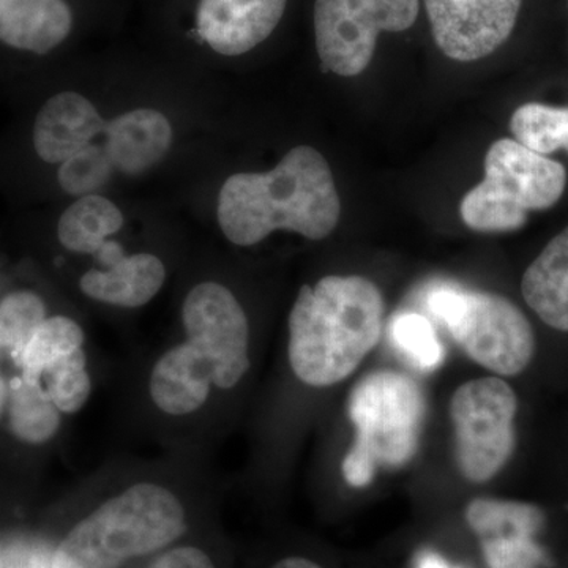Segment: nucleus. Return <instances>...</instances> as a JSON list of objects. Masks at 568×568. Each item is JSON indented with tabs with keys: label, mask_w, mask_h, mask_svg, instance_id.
<instances>
[{
	"label": "nucleus",
	"mask_w": 568,
	"mask_h": 568,
	"mask_svg": "<svg viewBox=\"0 0 568 568\" xmlns=\"http://www.w3.org/2000/svg\"><path fill=\"white\" fill-rule=\"evenodd\" d=\"M342 203L327 160L310 145H298L268 173L231 175L219 194V224L239 246L263 242L274 231L312 241L334 233Z\"/></svg>",
	"instance_id": "obj_1"
},
{
	"label": "nucleus",
	"mask_w": 568,
	"mask_h": 568,
	"mask_svg": "<svg viewBox=\"0 0 568 568\" xmlns=\"http://www.w3.org/2000/svg\"><path fill=\"white\" fill-rule=\"evenodd\" d=\"M383 293L372 280L324 276L302 287L290 315V364L310 387L347 379L383 335Z\"/></svg>",
	"instance_id": "obj_2"
},
{
	"label": "nucleus",
	"mask_w": 568,
	"mask_h": 568,
	"mask_svg": "<svg viewBox=\"0 0 568 568\" xmlns=\"http://www.w3.org/2000/svg\"><path fill=\"white\" fill-rule=\"evenodd\" d=\"M185 511L170 489L138 484L78 523L52 555V568H119L173 544Z\"/></svg>",
	"instance_id": "obj_3"
},
{
	"label": "nucleus",
	"mask_w": 568,
	"mask_h": 568,
	"mask_svg": "<svg viewBox=\"0 0 568 568\" xmlns=\"http://www.w3.org/2000/svg\"><path fill=\"white\" fill-rule=\"evenodd\" d=\"M347 410L355 436L342 473L351 487L364 488L377 469H396L414 458L426 402L413 377L395 369L369 373L353 387Z\"/></svg>",
	"instance_id": "obj_4"
},
{
	"label": "nucleus",
	"mask_w": 568,
	"mask_h": 568,
	"mask_svg": "<svg viewBox=\"0 0 568 568\" xmlns=\"http://www.w3.org/2000/svg\"><path fill=\"white\" fill-rule=\"evenodd\" d=\"M567 185L562 164L517 140L496 141L485 156V179L463 197V222L477 233H511L529 212L552 207Z\"/></svg>",
	"instance_id": "obj_5"
},
{
	"label": "nucleus",
	"mask_w": 568,
	"mask_h": 568,
	"mask_svg": "<svg viewBox=\"0 0 568 568\" xmlns=\"http://www.w3.org/2000/svg\"><path fill=\"white\" fill-rule=\"evenodd\" d=\"M426 304L462 349L497 376H517L532 362V325L510 298L440 286L428 294Z\"/></svg>",
	"instance_id": "obj_6"
},
{
	"label": "nucleus",
	"mask_w": 568,
	"mask_h": 568,
	"mask_svg": "<svg viewBox=\"0 0 568 568\" xmlns=\"http://www.w3.org/2000/svg\"><path fill=\"white\" fill-rule=\"evenodd\" d=\"M517 394L503 377L467 381L455 390V459L466 480L487 484L506 467L517 446Z\"/></svg>",
	"instance_id": "obj_7"
},
{
	"label": "nucleus",
	"mask_w": 568,
	"mask_h": 568,
	"mask_svg": "<svg viewBox=\"0 0 568 568\" xmlns=\"http://www.w3.org/2000/svg\"><path fill=\"white\" fill-rule=\"evenodd\" d=\"M420 0H316V50L325 70L357 77L368 69L381 32H405Z\"/></svg>",
	"instance_id": "obj_8"
},
{
	"label": "nucleus",
	"mask_w": 568,
	"mask_h": 568,
	"mask_svg": "<svg viewBox=\"0 0 568 568\" xmlns=\"http://www.w3.org/2000/svg\"><path fill=\"white\" fill-rule=\"evenodd\" d=\"M183 327L190 343L212 372V383L233 388L250 368L248 320L227 287L201 283L186 295L182 310Z\"/></svg>",
	"instance_id": "obj_9"
},
{
	"label": "nucleus",
	"mask_w": 568,
	"mask_h": 568,
	"mask_svg": "<svg viewBox=\"0 0 568 568\" xmlns=\"http://www.w3.org/2000/svg\"><path fill=\"white\" fill-rule=\"evenodd\" d=\"M523 0H425L439 50L458 62L487 58L517 24Z\"/></svg>",
	"instance_id": "obj_10"
},
{
	"label": "nucleus",
	"mask_w": 568,
	"mask_h": 568,
	"mask_svg": "<svg viewBox=\"0 0 568 568\" xmlns=\"http://www.w3.org/2000/svg\"><path fill=\"white\" fill-rule=\"evenodd\" d=\"M286 6L287 0H200L197 32L219 54L242 55L271 37Z\"/></svg>",
	"instance_id": "obj_11"
},
{
	"label": "nucleus",
	"mask_w": 568,
	"mask_h": 568,
	"mask_svg": "<svg viewBox=\"0 0 568 568\" xmlns=\"http://www.w3.org/2000/svg\"><path fill=\"white\" fill-rule=\"evenodd\" d=\"M106 122L91 100L77 92L51 97L33 125V148L43 162L63 163L104 133Z\"/></svg>",
	"instance_id": "obj_12"
},
{
	"label": "nucleus",
	"mask_w": 568,
	"mask_h": 568,
	"mask_svg": "<svg viewBox=\"0 0 568 568\" xmlns=\"http://www.w3.org/2000/svg\"><path fill=\"white\" fill-rule=\"evenodd\" d=\"M104 151L114 170L136 175L164 159L173 142L171 123L160 111L134 110L106 123Z\"/></svg>",
	"instance_id": "obj_13"
},
{
	"label": "nucleus",
	"mask_w": 568,
	"mask_h": 568,
	"mask_svg": "<svg viewBox=\"0 0 568 568\" xmlns=\"http://www.w3.org/2000/svg\"><path fill=\"white\" fill-rule=\"evenodd\" d=\"M71 28L73 14L65 0H0V41L17 50L48 54Z\"/></svg>",
	"instance_id": "obj_14"
},
{
	"label": "nucleus",
	"mask_w": 568,
	"mask_h": 568,
	"mask_svg": "<svg viewBox=\"0 0 568 568\" xmlns=\"http://www.w3.org/2000/svg\"><path fill=\"white\" fill-rule=\"evenodd\" d=\"M108 271L92 268L81 278L82 293L93 301L122 308H140L162 290L166 271L159 257L149 253L119 254Z\"/></svg>",
	"instance_id": "obj_15"
},
{
	"label": "nucleus",
	"mask_w": 568,
	"mask_h": 568,
	"mask_svg": "<svg viewBox=\"0 0 568 568\" xmlns=\"http://www.w3.org/2000/svg\"><path fill=\"white\" fill-rule=\"evenodd\" d=\"M212 384L211 366L185 342L168 351L153 366L151 395L164 413L186 416L204 405Z\"/></svg>",
	"instance_id": "obj_16"
},
{
	"label": "nucleus",
	"mask_w": 568,
	"mask_h": 568,
	"mask_svg": "<svg viewBox=\"0 0 568 568\" xmlns=\"http://www.w3.org/2000/svg\"><path fill=\"white\" fill-rule=\"evenodd\" d=\"M521 293L545 324L568 332V226L529 265Z\"/></svg>",
	"instance_id": "obj_17"
},
{
	"label": "nucleus",
	"mask_w": 568,
	"mask_h": 568,
	"mask_svg": "<svg viewBox=\"0 0 568 568\" xmlns=\"http://www.w3.org/2000/svg\"><path fill=\"white\" fill-rule=\"evenodd\" d=\"M122 226L123 215L118 205L100 194H89L62 213L58 235L70 252L97 254Z\"/></svg>",
	"instance_id": "obj_18"
},
{
	"label": "nucleus",
	"mask_w": 568,
	"mask_h": 568,
	"mask_svg": "<svg viewBox=\"0 0 568 568\" xmlns=\"http://www.w3.org/2000/svg\"><path fill=\"white\" fill-rule=\"evenodd\" d=\"M466 523L480 541L534 538L544 528L545 514L536 504L478 497L467 504Z\"/></svg>",
	"instance_id": "obj_19"
},
{
	"label": "nucleus",
	"mask_w": 568,
	"mask_h": 568,
	"mask_svg": "<svg viewBox=\"0 0 568 568\" xmlns=\"http://www.w3.org/2000/svg\"><path fill=\"white\" fill-rule=\"evenodd\" d=\"M9 422L18 439L43 444L58 433L61 409L39 384L18 377L11 384Z\"/></svg>",
	"instance_id": "obj_20"
},
{
	"label": "nucleus",
	"mask_w": 568,
	"mask_h": 568,
	"mask_svg": "<svg viewBox=\"0 0 568 568\" xmlns=\"http://www.w3.org/2000/svg\"><path fill=\"white\" fill-rule=\"evenodd\" d=\"M85 365L84 351L78 349L51 358L33 375L22 376V379L39 384L62 413L74 414L91 395V376Z\"/></svg>",
	"instance_id": "obj_21"
},
{
	"label": "nucleus",
	"mask_w": 568,
	"mask_h": 568,
	"mask_svg": "<svg viewBox=\"0 0 568 568\" xmlns=\"http://www.w3.org/2000/svg\"><path fill=\"white\" fill-rule=\"evenodd\" d=\"M510 130L518 142L541 155L559 149L568 152V106L523 104L511 115Z\"/></svg>",
	"instance_id": "obj_22"
},
{
	"label": "nucleus",
	"mask_w": 568,
	"mask_h": 568,
	"mask_svg": "<svg viewBox=\"0 0 568 568\" xmlns=\"http://www.w3.org/2000/svg\"><path fill=\"white\" fill-rule=\"evenodd\" d=\"M47 321V306L31 291H17L0 302V349L21 366L26 347Z\"/></svg>",
	"instance_id": "obj_23"
},
{
	"label": "nucleus",
	"mask_w": 568,
	"mask_h": 568,
	"mask_svg": "<svg viewBox=\"0 0 568 568\" xmlns=\"http://www.w3.org/2000/svg\"><path fill=\"white\" fill-rule=\"evenodd\" d=\"M390 338L396 349L420 372L439 368L446 357L432 323L417 313H398L390 323Z\"/></svg>",
	"instance_id": "obj_24"
},
{
	"label": "nucleus",
	"mask_w": 568,
	"mask_h": 568,
	"mask_svg": "<svg viewBox=\"0 0 568 568\" xmlns=\"http://www.w3.org/2000/svg\"><path fill=\"white\" fill-rule=\"evenodd\" d=\"M82 345L84 332L80 324L65 316L47 317L22 355V376L32 375L58 355L82 349Z\"/></svg>",
	"instance_id": "obj_25"
},
{
	"label": "nucleus",
	"mask_w": 568,
	"mask_h": 568,
	"mask_svg": "<svg viewBox=\"0 0 568 568\" xmlns=\"http://www.w3.org/2000/svg\"><path fill=\"white\" fill-rule=\"evenodd\" d=\"M112 171L114 166L104 148L89 144L61 163L58 181L63 192L71 196H89L97 194L110 182Z\"/></svg>",
	"instance_id": "obj_26"
},
{
	"label": "nucleus",
	"mask_w": 568,
	"mask_h": 568,
	"mask_svg": "<svg viewBox=\"0 0 568 568\" xmlns=\"http://www.w3.org/2000/svg\"><path fill=\"white\" fill-rule=\"evenodd\" d=\"M488 568H538L544 552L530 537L480 541Z\"/></svg>",
	"instance_id": "obj_27"
},
{
	"label": "nucleus",
	"mask_w": 568,
	"mask_h": 568,
	"mask_svg": "<svg viewBox=\"0 0 568 568\" xmlns=\"http://www.w3.org/2000/svg\"><path fill=\"white\" fill-rule=\"evenodd\" d=\"M149 568H215L211 558L201 549L182 547L171 549L153 560Z\"/></svg>",
	"instance_id": "obj_28"
},
{
	"label": "nucleus",
	"mask_w": 568,
	"mask_h": 568,
	"mask_svg": "<svg viewBox=\"0 0 568 568\" xmlns=\"http://www.w3.org/2000/svg\"><path fill=\"white\" fill-rule=\"evenodd\" d=\"M3 568H52V558H14L13 560L3 558Z\"/></svg>",
	"instance_id": "obj_29"
},
{
	"label": "nucleus",
	"mask_w": 568,
	"mask_h": 568,
	"mask_svg": "<svg viewBox=\"0 0 568 568\" xmlns=\"http://www.w3.org/2000/svg\"><path fill=\"white\" fill-rule=\"evenodd\" d=\"M272 568H323L317 566L316 562L306 558H298V556H294V558H286L276 562Z\"/></svg>",
	"instance_id": "obj_30"
},
{
	"label": "nucleus",
	"mask_w": 568,
	"mask_h": 568,
	"mask_svg": "<svg viewBox=\"0 0 568 568\" xmlns=\"http://www.w3.org/2000/svg\"><path fill=\"white\" fill-rule=\"evenodd\" d=\"M418 568H448L444 560H440L435 555H425L422 556L420 560H418Z\"/></svg>",
	"instance_id": "obj_31"
},
{
	"label": "nucleus",
	"mask_w": 568,
	"mask_h": 568,
	"mask_svg": "<svg viewBox=\"0 0 568 568\" xmlns=\"http://www.w3.org/2000/svg\"><path fill=\"white\" fill-rule=\"evenodd\" d=\"M3 558H6V556H3L2 547H0V568H3Z\"/></svg>",
	"instance_id": "obj_32"
}]
</instances>
